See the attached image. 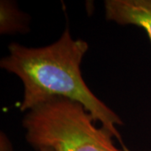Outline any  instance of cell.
<instances>
[{
    "instance_id": "obj_1",
    "label": "cell",
    "mask_w": 151,
    "mask_h": 151,
    "mask_svg": "<svg viewBox=\"0 0 151 151\" xmlns=\"http://www.w3.org/2000/svg\"><path fill=\"white\" fill-rule=\"evenodd\" d=\"M9 55L0 60V66L16 75L24 86L19 109L28 112L52 97H64L80 103L99 122L102 128L119 140L124 151H130L116 126L124 125L117 113L102 102L86 86L81 76V63L88 44L74 40L66 28L53 44L33 48L19 43L9 45Z\"/></svg>"
},
{
    "instance_id": "obj_2",
    "label": "cell",
    "mask_w": 151,
    "mask_h": 151,
    "mask_svg": "<svg viewBox=\"0 0 151 151\" xmlns=\"http://www.w3.org/2000/svg\"><path fill=\"white\" fill-rule=\"evenodd\" d=\"M25 139L36 150L124 151L118 149L113 135L97 128L94 119L80 103L52 97L29 110L24 116Z\"/></svg>"
},
{
    "instance_id": "obj_3",
    "label": "cell",
    "mask_w": 151,
    "mask_h": 151,
    "mask_svg": "<svg viewBox=\"0 0 151 151\" xmlns=\"http://www.w3.org/2000/svg\"><path fill=\"white\" fill-rule=\"evenodd\" d=\"M104 8L108 20L144 29L151 42V0H106Z\"/></svg>"
},
{
    "instance_id": "obj_4",
    "label": "cell",
    "mask_w": 151,
    "mask_h": 151,
    "mask_svg": "<svg viewBox=\"0 0 151 151\" xmlns=\"http://www.w3.org/2000/svg\"><path fill=\"white\" fill-rule=\"evenodd\" d=\"M24 14L9 1L0 3V33L14 34L29 30Z\"/></svg>"
},
{
    "instance_id": "obj_5",
    "label": "cell",
    "mask_w": 151,
    "mask_h": 151,
    "mask_svg": "<svg viewBox=\"0 0 151 151\" xmlns=\"http://www.w3.org/2000/svg\"><path fill=\"white\" fill-rule=\"evenodd\" d=\"M0 151H13L10 140L4 132L0 134Z\"/></svg>"
},
{
    "instance_id": "obj_6",
    "label": "cell",
    "mask_w": 151,
    "mask_h": 151,
    "mask_svg": "<svg viewBox=\"0 0 151 151\" xmlns=\"http://www.w3.org/2000/svg\"><path fill=\"white\" fill-rule=\"evenodd\" d=\"M38 151H54L52 149H50V148H46V147H44V148H40V149H39Z\"/></svg>"
}]
</instances>
